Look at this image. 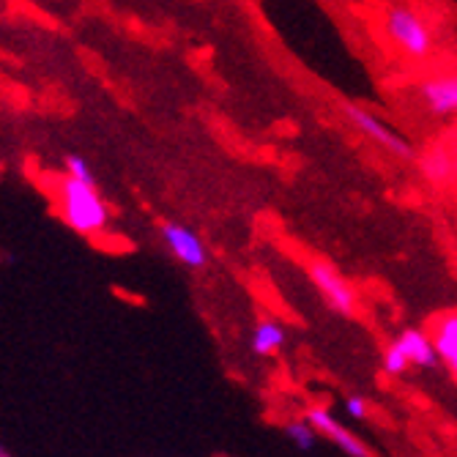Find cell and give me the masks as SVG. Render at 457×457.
Returning a JSON list of instances; mask_svg holds the SVG:
<instances>
[{
	"instance_id": "cell-15",
	"label": "cell",
	"mask_w": 457,
	"mask_h": 457,
	"mask_svg": "<svg viewBox=\"0 0 457 457\" xmlns=\"http://www.w3.org/2000/svg\"><path fill=\"white\" fill-rule=\"evenodd\" d=\"M345 413H348L351 420H367V417H370V403H367V397L351 395V397L345 400Z\"/></svg>"
},
{
	"instance_id": "cell-12",
	"label": "cell",
	"mask_w": 457,
	"mask_h": 457,
	"mask_svg": "<svg viewBox=\"0 0 457 457\" xmlns=\"http://www.w3.org/2000/svg\"><path fill=\"white\" fill-rule=\"evenodd\" d=\"M408 367H413L411 359H408V353L403 351V345H400L397 340H392V343L384 348V356H381V370H384V376L400 378V376H405V372H408Z\"/></svg>"
},
{
	"instance_id": "cell-6",
	"label": "cell",
	"mask_w": 457,
	"mask_h": 457,
	"mask_svg": "<svg viewBox=\"0 0 457 457\" xmlns=\"http://www.w3.org/2000/svg\"><path fill=\"white\" fill-rule=\"evenodd\" d=\"M159 236H162V244L173 253V258L179 263H184L187 269L203 271L209 266V261H212L209 249H205L203 238L192 228L173 222V220H164V222H159Z\"/></svg>"
},
{
	"instance_id": "cell-7",
	"label": "cell",
	"mask_w": 457,
	"mask_h": 457,
	"mask_svg": "<svg viewBox=\"0 0 457 457\" xmlns=\"http://www.w3.org/2000/svg\"><path fill=\"white\" fill-rule=\"evenodd\" d=\"M417 94L430 115H436V118L457 115V71H446V74L422 79Z\"/></svg>"
},
{
	"instance_id": "cell-14",
	"label": "cell",
	"mask_w": 457,
	"mask_h": 457,
	"mask_svg": "<svg viewBox=\"0 0 457 457\" xmlns=\"http://www.w3.org/2000/svg\"><path fill=\"white\" fill-rule=\"evenodd\" d=\"M63 173H69L71 179H77V181H82V184L99 187V184H96V176H94V170H91V164H88V159H86V156H79V154H66V159H63Z\"/></svg>"
},
{
	"instance_id": "cell-3",
	"label": "cell",
	"mask_w": 457,
	"mask_h": 457,
	"mask_svg": "<svg viewBox=\"0 0 457 457\" xmlns=\"http://www.w3.org/2000/svg\"><path fill=\"white\" fill-rule=\"evenodd\" d=\"M310 279L312 285L318 287L320 299L326 302V307L331 312H337L343 318H351L356 315V307H359V299H356V290L353 285L331 266L328 261H312L310 263Z\"/></svg>"
},
{
	"instance_id": "cell-8",
	"label": "cell",
	"mask_w": 457,
	"mask_h": 457,
	"mask_svg": "<svg viewBox=\"0 0 457 457\" xmlns=\"http://www.w3.org/2000/svg\"><path fill=\"white\" fill-rule=\"evenodd\" d=\"M430 335L436 340L441 364L452 372V378L457 381V310L438 315L430 326Z\"/></svg>"
},
{
	"instance_id": "cell-16",
	"label": "cell",
	"mask_w": 457,
	"mask_h": 457,
	"mask_svg": "<svg viewBox=\"0 0 457 457\" xmlns=\"http://www.w3.org/2000/svg\"><path fill=\"white\" fill-rule=\"evenodd\" d=\"M0 457H9V452H6V449H4V452H0Z\"/></svg>"
},
{
	"instance_id": "cell-9",
	"label": "cell",
	"mask_w": 457,
	"mask_h": 457,
	"mask_svg": "<svg viewBox=\"0 0 457 457\" xmlns=\"http://www.w3.org/2000/svg\"><path fill=\"white\" fill-rule=\"evenodd\" d=\"M397 343L403 345V351L408 353V359H411L413 367L428 370V367L441 364L436 340H433L430 331H425V328H403V331H400V337H397Z\"/></svg>"
},
{
	"instance_id": "cell-1",
	"label": "cell",
	"mask_w": 457,
	"mask_h": 457,
	"mask_svg": "<svg viewBox=\"0 0 457 457\" xmlns=\"http://www.w3.org/2000/svg\"><path fill=\"white\" fill-rule=\"evenodd\" d=\"M55 203L61 222L79 236H99L110 225V212L99 187L82 184L69 173L55 179Z\"/></svg>"
},
{
	"instance_id": "cell-5",
	"label": "cell",
	"mask_w": 457,
	"mask_h": 457,
	"mask_svg": "<svg viewBox=\"0 0 457 457\" xmlns=\"http://www.w3.org/2000/svg\"><path fill=\"white\" fill-rule=\"evenodd\" d=\"M302 417L315 428V433L326 441H331L337 449H343L348 457H372V449L367 446V441H361L353 430H348L335 413H331L328 405L323 403H315V405H307Z\"/></svg>"
},
{
	"instance_id": "cell-2",
	"label": "cell",
	"mask_w": 457,
	"mask_h": 457,
	"mask_svg": "<svg viewBox=\"0 0 457 457\" xmlns=\"http://www.w3.org/2000/svg\"><path fill=\"white\" fill-rule=\"evenodd\" d=\"M384 28L395 45L411 58H428L433 53V33L428 22L405 6H389Z\"/></svg>"
},
{
	"instance_id": "cell-11",
	"label": "cell",
	"mask_w": 457,
	"mask_h": 457,
	"mask_svg": "<svg viewBox=\"0 0 457 457\" xmlns=\"http://www.w3.org/2000/svg\"><path fill=\"white\" fill-rule=\"evenodd\" d=\"M287 343V331L277 320H258L253 328V353L258 356H277Z\"/></svg>"
},
{
	"instance_id": "cell-4",
	"label": "cell",
	"mask_w": 457,
	"mask_h": 457,
	"mask_svg": "<svg viewBox=\"0 0 457 457\" xmlns=\"http://www.w3.org/2000/svg\"><path fill=\"white\" fill-rule=\"evenodd\" d=\"M343 112L351 118V123H353V127H356L364 137H370L372 143H378V145H381L384 151H389L392 156L405 159V162H411L413 156H417V151H413V145H411L403 135H397L392 127H386V123H384L381 118L372 115L367 107L353 104V102H345V104H343Z\"/></svg>"
},
{
	"instance_id": "cell-13",
	"label": "cell",
	"mask_w": 457,
	"mask_h": 457,
	"mask_svg": "<svg viewBox=\"0 0 457 457\" xmlns=\"http://www.w3.org/2000/svg\"><path fill=\"white\" fill-rule=\"evenodd\" d=\"M285 436L294 441L299 449H312L315 446V441L320 438L318 433H315V428L304 420V417H299V420H290L287 425H285Z\"/></svg>"
},
{
	"instance_id": "cell-10",
	"label": "cell",
	"mask_w": 457,
	"mask_h": 457,
	"mask_svg": "<svg viewBox=\"0 0 457 457\" xmlns=\"http://www.w3.org/2000/svg\"><path fill=\"white\" fill-rule=\"evenodd\" d=\"M420 168L425 173V179L436 187H449L457 181V154L436 145V148H428L420 159Z\"/></svg>"
}]
</instances>
